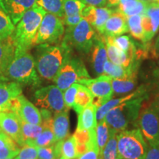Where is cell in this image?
I'll return each instance as SVG.
<instances>
[{
  "label": "cell",
  "mask_w": 159,
  "mask_h": 159,
  "mask_svg": "<svg viewBox=\"0 0 159 159\" xmlns=\"http://www.w3.org/2000/svg\"><path fill=\"white\" fill-rule=\"evenodd\" d=\"M71 55V49L63 42L55 45H38L34 57L38 74L43 79L53 81L61 66Z\"/></svg>",
  "instance_id": "1"
},
{
  "label": "cell",
  "mask_w": 159,
  "mask_h": 159,
  "mask_svg": "<svg viewBox=\"0 0 159 159\" xmlns=\"http://www.w3.org/2000/svg\"><path fill=\"white\" fill-rule=\"evenodd\" d=\"M47 11L43 7L35 4L24 14L11 35L15 52L28 51L33 47L37 31Z\"/></svg>",
  "instance_id": "2"
},
{
  "label": "cell",
  "mask_w": 159,
  "mask_h": 159,
  "mask_svg": "<svg viewBox=\"0 0 159 159\" xmlns=\"http://www.w3.org/2000/svg\"><path fill=\"white\" fill-rule=\"evenodd\" d=\"M3 75L8 80L15 81L21 85L38 87L41 83L34 57L28 51L15 52L14 57Z\"/></svg>",
  "instance_id": "3"
},
{
  "label": "cell",
  "mask_w": 159,
  "mask_h": 159,
  "mask_svg": "<svg viewBox=\"0 0 159 159\" xmlns=\"http://www.w3.org/2000/svg\"><path fill=\"white\" fill-rule=\"evenodd\" d=\"M148 96L135 97L109 111L104 118L109 128L119 134L126 130L130 125L135 124L138 119L142 103L148 98Z\"/></svg>",
  "instance_id": "4"
},
{
  "label": "cell",
  "mask_w": 159,
  "mask_h": 159,
  "mask_svg": "<svg viewBox=\"0 0 159 159\" xmlns=\"http://www.w3.org/2000/svg\"><path fill=\"white\" fill-rule=\"evenodd\" d=\"M148 146L139 128L117 134L119 159H142Z\"/></svg>",
  "instance_id": "5"
},
{
  "label": "cell",
  "mask_w": 159,
  "mask_h": 159,
  "mask_svg": "<svg viewBox=\"0 0 159 159\" xmlns=\"http://www.w3.org/2000/svg\"><path fill=\"white\" fill-rule=\"evenodd\" d=\"M97 36L95 30L87 20L83 19L74 27H68L65 31L63 41L71 49L74 48L80 52H90Z\"/></svg>",
  "instance_id": "6"
},
{
  "label": "cell",
  "mask_w": 159,
  "mask_h": 159,
  "mask_svg": "<svg viewBox=\"0 0 159 159\" xmlns=\"http://www.w3.org/2000/svg\"><path fill=\"white\" fill-rule=\"evenodd\" d=\"M144 101L141 107L137 125L150 146L158 145L159 144V111L152 101L150 102H144Z\"/></svg>",
  "instance_id": "7"
},
{
  "label": "cell",
  "mask_w": 159,
  "mask_h": 159,
  "mask_svg": "<svg viewBox=\"0 0 159 159\" xmlns=\"http://www.w3.org/2000/svg\"><path fill=\"white\" fill-rule=\"evenodd\" d=\"M89 78L91 77L83 61L71 55L61 66L53 82L63 91L80 80Z\"/></svg>",
  "instance_id": "8"
},
{
  "label": "cell",
  "mask_w": 159,
  "mask_h": 159,
  "mask_svg": "<svg viewBox=\"0 0 159 159\" xmlns=\"http://www.w3.org/2000/svg\"><path fill=\"white\" fill-rule=\"evenodd\" d=\"M64 33V24L62 18L49 13H46L33 41V46L56 43L62 39Z\"/></svg>",
  "instance_id": "9"
},
{
  "label": "cell",
  "mask_w": 159,
  "mask_h": 159,
  "mask_svg": "<svg viewBox=\"0 0 159 159\" xmlns=\"http://www.w3.org/2000/svg\"><path fill=\"white\" fill-rule=\"evenodd\" d=\"M33 98L38 107L49 110L52 114L67 109L63 100V91L56 85H50L37 89Z\"/></svg>",
  "instance_id": "10"
},
{
  "label": "cell",
  "mask_w": 159,
  "mask_h": 159,
  "mask_svg": "<svg viewBox=\"0 0 159 159\" xmlns=\"http://www.w3.org/2000/svg\"><path fill=\"white\" fill-rule=\"evenodd\" d=\"M112 78L106 75H99L94 79H83L77 83L86 87L94 96L93 103L97 108L110 100L114 94L111 85Z\"/></svg>",
  "instance_id": "11"
},
{
  "label": "cell",
  "mask_w": 159,
  "mask_h": 159,
  "mask_svg": "<svg viewBox=\"0 0 159 159\" xmlns=\"http://www.w3.org/2000/svg\"><path fill=\"white\" fill-rule=\"evenodd\" d=\"M114 10L108 7H94V6L85 5L83 9L81 14L83 19L92 26V27L102 35L103 29L107 20L112 14Z\"/></svg>",
  "instance_id": "12"
},
{
  "label": "cell",
  "mask_w": 159,
  "mask_h": 159,
  "mask_svg": "<svg viewBox=\"0 0 159 159\" xmlns=\"http://www.w3.org/2000/svg\"><path fill=\"white\" fill-rule=\"evenodd\" d=\"M145 41L150 42L159 30V2L149 3L142 15Z\"/></svg>",
  "instance_id": "13"
},
{
  "label": "cell",
  "mask_w": 159,
  "mask_h": 159,
  "mask_svg": "<svg viewBox=\"0 0 159 159\" xmlns=\"http://www.w3.org/2000/svg\"><path fill=\"white\" fill-rule=\"evenodd\" d=\"M0 128L19 146H25L21 136L20 118L18 115L12 112H0Z\"/></svg>",
  "instance_id": "14"
},
{
  "label": "cell",
  "mask_w": 159,
  "mask_h": 159,
  "mask_svg": "<svg viewBox=\"0 0 159 159\" xmlns=\"http://www.w3.org/2000/svg\"><path fill=\"white\" fill-rule=\"evenodd\" d=\"M38 0H0V7L9 16L14 25L36 4Z\"/></svg>",
  "instance_id": "15"
},
{
  "label": "cell",
  "mask_w": 159,
  "mask_h": 159,
  "mask_svg": "<svg viewBox=\"0 0 159 159\" xmlns=\"http://www.w3.org/2000/svg\"><path fill=\"white\" fill-rule=\"evenodd\" d=\"M128 32L127 17L117 11H114L105 24L103 36L115 37L123 35Z\"/></svg>",
  "instance_id": "16"
},
{
  "label": "cell",
  "mask_w": 159,
  "mask_h": 159,
  "mask_svg": "<svg viewBox=\"0 0 159 159\" xmlns=\"http://www.w3.org/2000/svg\"><path fill=\"white\" fill-rule=\"evenodd\" d=\"M90 52H91V64L94 73L98 76L103 75L104 65L108 60V56L106 47L102 35H97Z\"/></svg>",
  "instance_id": "17"
},
{
  "label": "cell",
  "mask_w": 159,
  "mask_h": 159,
  "mask_svg": "<svg viewBox=\"0 0 159 159\" xmlns=\"http://www.w3.org/2000/svg\"><path fill=\"white\" fill-rule=\"evenodd\" d=\"M19 97L20 106L16 115L24 122L30 124L41 125L42 124V118L40 111L31 102L21 94Z\"/></svg>",
  "instance_id": "18"
},
{
  "label": "cell",
  "mask_w": 159,
  "mask_h": 159,
  "mask_svg": "<svg viewBox=\"0 0 159 159\" xmlns=\"http://www.w3.org/2000/svg\"><path fill=\"white\" fill-rule=\"evenodd\" d=\"M22 94L21 85L8 80H0V112H2L5 106L12 99Z\"/></svg>",
  "instance_id": "19"
},
{
  "label": "cell",
  "mask_w": 159,
  "mask_h": 159,
  "mask_svg": "<svg viewBox=\"0 0 159 159\" xmlns=\"http://www.w3.org/2000/svg\"><path fill=\"white\" fill-rule=\"evenodd\" d=\"M148 94V89L144 86V85H142L137 89L136 91L131 93V94L127 95L123 97H120V98L117 99H112L108 101L105 104L102 105V106L99 107L97 110V121H100L105 118V115L108 113L109 111L111 109L115 108L117 105L122 104V103L126 102V101L130 100L135 98V97H139V96H145Z\"/></svg>",
  "instance_id": "20"
},
{
  "label": "cell",
  "mask_w": 159,
  "mask_h": 159,
  "mask_svg": "<svg viewBox=\"0 0 159 159\" xmlns=\"http://www.w3.org/2000/svg\"><path fill=\"white\" fill-rule=\"evenodd\" d=\"M69 109L55 113L52 117V131L55 141L63 140L69 136Z\"/></svg>",
  "instance_id": "21"
},
{
  "label": "cell",
  "mask_w": 159,
  "mask_h": 159,
  "mask_svg": "<svg viewBox=\"0 0 159 159\" xmlns=\"http://www.w3.org/2000/svg\"><path fill=\"white\" fill-rule=\"evenodd\" d=\"M97 108L94 103L86 106L80 113H79L78 122L76 130H86L96 128L97 125Z\"/></svg>",
  "instance_id": "22"
},
{
  "label": "cell",
  "mask_w": 159,
  "mask_h": 159,
  "mask_svg": "<svg viewBox=\"0 0 159 159\" xmlns=\"http://www.w3.org/2000/svg\"><path fill=\"white\" fill-rule=\"evenodd\" d=\"M15 46L11 36L6 39H0V73L4 74L6 69L13 59Z\"/></svg>",
  "instance_id": "23"
},
{
  "label": "cell",
  "mask_w": 159,
  "mask_h": 159,
  "mask_svg": "<svg viewBox=\"0 0 159 159\" xmlns=\"http://www.w3.org/2000/svg\"><path fill=\"white\" fill-rule=\"evenodd\" d=\"M19 145L11 137L0 132V159L14 158L19 152Z\"/></svg>",
  "instance_id": "24"
},
{
  "label": "cell",
  "mask_w": 159,
  "mask_h": 159,
  "mask_svg": "<svg viewBox=\"0 0 159 159\" xmlns=\"http://www.w3.org/2000/svg\"><path fill=\"white\" fill-rule=\"evenodd\" d=\"M148 4L140 0H125L119 3L116 6V11L120 12L125 17L134 15H142Z\"/></svg>",
  "instance_id": "25"
},
{
  "label": "cell",
  "mask_w": 159,
  "mask_h": 159,
  "mask_svg": "<svg viewBox=\"0 0 159 159\" xmlns=\"http://www.w3.org/2000/svg\"><path fill=\"white\" fill-rule=\"evenodd\" d=\"M103 74L108 75L114 79H124L130 76H137L138 69L125 68L122 66L116 65L107 60L104 65Z\"/></svg>",
  "instance_id": "26"
},
{
  "label": "cell",
  "mask_w": 159,
  "mask_h": 159,
  "mask_svg": "<svg viewBox=\"0 0 159 159\" xmlns=\"http://www.w3.org/2000/svg\"><path fill=\"white\" fill-rule=\"evenodd\" d=\"M93 101H94V96L91 94V91L84 85L79 84L77 94L75 95L74 104L72 106L75 112L77 114L80 113L85 107L93 103Z\"/></svg>",
  "instance_id": "27"
},
{
  "label": "cell",
  "mask_w": 159,
  "mask_h": 159,
  "mask_svg": "<svg viewBox=\"0 0 159 159\" xmlns=\"http://www.w3.org/2000/svg\"><path fill=\"white\" fill-rule=\"evenodd\" d=\"M56 142L52 128L49 126H43V130L37 138L30 140H27L25 145H30L35 148H41L52 145Z\"/></svg>",
  "instance_id": "28"
},
{
  "label": "cell",
  "mask_w": 159,
  "mask_h": 159,
  "mask_svg": "<svg viewBox=\"0 0 159 159\" xmlns=\"http://www.w3.org/2000/svg\"><path fill=\"white\" fill-rule=\"evenodd\" d=\"M128 32L135 39L142 43H146L144 29L142 23V15H134L127 17ZM148 43V42H147Z\"/></svg>",
  "instance_id": "29"
},
{
  "label": "cell",
  "mask_w": 159,
  "mask_h": 159,
  "mask_svg": "<svg viewBox=\"0 0 159 159\" xmlns=\"http://www.w3.org/2000/svg\"><path fill=\"white\" fill-rule=\"evenodd\" d=\"M137 76H130L124 79H114L111 80L112 89L115 94H124L133 91L136 87Z\"/></svg>",
  "instance_id": "30"
},
{
  "label": "cell",
  "mask_w": 159,
  "mask_h": 159,
  "mask_svg": "<svg viewBox=\"0 0 159 159\" xmlns=\"http://www.w3.org/2000/svg\"><path fill=\"white\" fill-rule=\"evenodd\" d=\"M99 159H119L117 152V133L111 129L110 136L104 148L99 153Z\"/></svg>",
  "instance_id": "31"
},
{
  "label": "cell",
  "mask_w": 159,
  "mask_h": 159,
  "mask_svg": "<svg viewBox=\"0 0 159 159\" xmlns=\"http://www.w3.org/2000/svg\"><path fill=\"white\" fill-rule=\"evenodd\" d=\"M61 157L66 159H76L78 157L77 151V143L74 135L69 136L61 140Z\"/></svg>",
  "instance_id": "32"
},
{
  "label": "cell",
  "mask_w": 159,
  "mask_h": 159,
  "mask_svg": "<svg viewBox=\"0 0 159 159\" xmlns=\"http://www.w3.org/2000/svg\"><path fill=\"white\" fill-rule=\"evenodd\" d=\"M63 2L64 0H38L36 4L48 13L63 18L64 16Z\"/></svg>",
  "instance_id": "33"
},
{
  "label": "cell",
  "mask_w": 159,
  "mask_h": 159,
  "mask_svg": "<svg viewBox=\"0 0 159 159\" xmlns=\"http://www.w3.org/2000/svg\"><path fill=\"white\" fill-rule=\"evenodd\" d=\"M95 131H96L97 143L100 153L110 136V129L104 119L99 121L95 128Z\"/></svg>",
  "instance_id": "34"
},
{
  "label": "cell",
  "mask_w": 159,
  "mask_h": 159,
  "mask_svg": "<svg viewBox=\"0 0 159 159\" xmlns=\"http://www.w3.org/2000/svg\"><path fill=\"white\" fill-rule=\"evenodd\" d=\"M15 30V25L9 16L0 7V39L11 37Z\"/></svg>",
  "instance_id": "35"
},
{
  "label": "cell",
  "mask_w": 159,
  "mask_h": 159,
  "mask_svg": "<svg viewBox=\"0 0 159 159\" xmlns=\"http://www.w3.org/2000/svg\"><path fill=\"white\" fill-rule=\"evenodd\" d=\"M20 123H21V136H22L23 140L25 142V144L27 140L37 138L43 130V126L41 125H38L30 124V123L24 122L21 119H20Z\"/></svg>",
  "instance_id": "36"
},
{
  "label": "cell",
  "mask_w": 159,
  "mask_h": 159,
  "mask_svg": "<svg viewBox=\"0 0 159 159\" xmlns=\"http://www.w3.org/2000/svg\"><path fill=\"white\" fill-rule=\"evenodd\" d=\"M85 5L80 0H64L63 2V17L71 16L81 13Z\"/></svg>",
  "instance_id": "37"
},
{
  "label": "cell",
  "mask_w": 159,
  "mask_h": 159,
  "mask_svg": "<svg viewBox=\"0 0 159 159\" xmlns=\"http://www.w3.org/2000/svg\"><path fill=\"white\" fill-rule=\"evenodd\" d=\"M79 83H75L69 86L68 89L63 91V100L66 108L70 109L72 108L73 104L75 102V95L77 94V89H78Z\"/></svg>",
  "instance_id": "38"
},
{
  "label": "cell",
  "mask_w": 159,
  "mask_h": 159,
  "mask_svg": "<svg viewBox=\"0 0 159 159\" xmlns=\"http://www.w3.org/2000/svg\"><path fill=\"white\" fill-rule=\"evenodd\" d=\"M13 159H39L37 148L26 144L20 149L19 152Z\"/></svg>",
  "instance_id": "39"
},
{
  "label": "cell",
  "mask_w": 159,
  "mask_h": 159,
  "mask_svg": "<svg viewBox=\"0 0 159 159\" xmlns=\"http://www.w3.org/2000/svg\"><path fill=\"white\" fill-rule=\"evenodd\" d=\"M39 159H58L55 151V144L37 148Z\"/></svg>",
  "instance_id": "40"
},
{
  "label": "cell",
  "mask_w": 159,
  "mask_h": 159,
  "mask_svg": "<svg viewBox=\"0 0 159 159\" xmlns=\"http://www.w3.org/2000/svg\"><path fill=\"white\" fill-rule=\"evenodd\" d=\"M83 19V18L81 13H79V14L75 16H71L62 18L63 24L66 25L67 27H74V26L77 25Z\"/></svg>",
  "instance_id": "41"
},
{
  "label": "cell",
  "mask_w": 159,
  "mask_h": 159,
  "mask_svg": "<svg viewBox=\"0 0 159 159\" xmlns=\"http://www.w3.org/2000/svg\"><path fill=\"white\" fill-rule=\"evenodd\" d=\"M99 150L97 148L89 149L83 154L80 155L76 159H99Z\"/></svg>",
  "instance_id": "42"
},
{
  "label": "cell",
  "mask_w": 159,
  "mask_h": 159,
  "mask_svg": "<svg viewBox=\"0 0 159 159\" xmlns=\"http://www.w3.org/2000/svg\"><path fill=\"white\" fill-rule=\"evenodd\" d=\"M142 159H159V144L150 146Z\"/></svg>",
  "instance_id": "43"
},
{
  "label": "cell",
  "mask_w": 159,
  "mask_h": 159,
  "mask_svg": "<svg viewBox=\"0 0 159 159\" xmlns=\"http://www.w3.org/2000/svg\"><path fill=\"white\" fill-rule=\"evenodd\" d=\"M85 5L94 6V7H103L106 5V0H80Z\"/></svg>",
  "instance_id": "44"
},
{
  "label": "cell",
  "mask_w": 159,
  "mask_h": 159,
  "mask_svg": "<svg viewBox=\"0 0 159 159\" xmlns=\"http://www.w3.org/2000/svg\"><path fill=\"white\" fill-rule=\"evenodd\" d=\"M152 57L156 59H159V35L155 41V43L152 47Z\"/></svg>",
  "instance_id": "45"
},
{
  "label": "cell",
  "mask_w": 159,
  "mask_h": 159,
  "mask_svg": "<svg viewBox=\"0 0 159 159\" xmlns=\"http://www.w3.org/2000/svg\"><path fill=\"white\" fill-rule=\"evenodd\" d=\"M157 87L156 89V91H155L154 94V99H153V103L156 105V107L158 109V111H159V82L157 83Z\"/></svg>",
  "instance_id": "46"
},
{
  "label": "cell",
  "mask_w": 159,
  "mask_h": 159,
  "mask_svg": "<svg viewBox=\"0 0 159 159\" xmlns=\"http://www.w3.org/2000/svg\"><path fill=\"white\" fill-rule=\"evenodd\" d=\"M120 0H106V6L108 7H114L119 5Z\"/></svg>",
  "instance_id": "47"
},
{
  "label": "cell",
  "mask_w": 159,
  "mask_h": 159,
  "mask_svg": "<svg viewBox=\"0 0 159 159\" xmlns=\"http://www.w3.org/2000/svg\"><path fill=\"white\" fill-rule=\"evenodd\" d=\"M7 80V79L3 75H2L1 73H0V80Z\"/></svg>",
  "instance_id": "48"
},
{
  "label": "cell",
  "mask_w": 159,
  "mask_h": 159,
  "mask_svg": "<svg viewBox=\"0 0 159 159\" xmlns=\"http://www.w3.org/2000/svg\"><path fill=\"white\" fill-rule=\"evenodd\" d=\"M149 3H152V2H157V0H148Z\"/></svg>",
  "instance_id": "49"
},
{
  "label": "cell",
  "mask_w": 159,
  "mask_h": 159,
  "mask_svg": "<svg viewBox=\"0 0 159 159\" xmlns=\"http://www.w3.org/2000/svg\"><path fill=\"white\" fill-rule=\"evenodd\" d=\"M140 1H142V2H147V3H149L148 0H140Z\"/></svg>",
  "instance_id": "50"
},
{
  "label": "cell",
  "mask_w": 159,
  "mask_h": 159,
  "mask_svg": "<svg viewBox=\"0 0 159 159\" xmlns=\"http://www.w3.org/2000/svg\"><path fill=\"white\" fill-rule=\"evenodd\" d=\"M58 159H66V158H63V157H61V158H59Z\"/></svg>",
  "instance_id": "51"
},
{
  "label": "cell",
  "mask_w": 159,
  "mask_h": 159,
  "mask_svg": "<svg viewBox=\"0 0 159 159\" xmlns=\"http://www.w3.org/2000/svg\"><path fill=\"white\" fill-rule=\"evenodd\" d=\"M158 66H159V59L158 60Z\"/></svg>",
  "instance_id": "52"
},
{
  "label": "cell",
  "mask_w": 159,
  "mask_h": 159,
  "mask_svg": "<svg viewBox=\"0 0 159 159\" xmlns=\"http://www.w3.org/2000/svg\"><path fill=\"white\" fill-rule=\"evenodd\" d=\"M157 2H159V0H157Z\"/></svg>",
  "instance_id": "53"
},
{
  "label": "cell",
  "mask_w": 159,
  "mask_h": 159,
  "mask_svg": "<svg viewBox=\"0 0 159 159\" xmlns=\"http://www.w3.org/2000/svg\"><path fill=\"white\" fill-rule=\"evenodd\" d=\"M1 131H2V130H1V128H0V132H1Z\"/></svg>",
  "instance_id": "54"
},
{
  "label": "cell",
  "mask_w": 159,
  "mask_h": 159,
  "mask_svg": "<svg viewBox=\"0 0 159 159\" xmlns=\"http://www.w3.org/2000/svg\"><path fill=\"white\" fill-rule=\"evenodd\" d=\"M11 159H13V158H11Z\"/></svg>",
  "instance_id": "55"
},
{
  "label": "cell",
  "mask_w": 159,
  "mask_h": 159,
  "mask_svg": "<svg viewBox=\"0 0 159 159\" xmlns=\"http://www.w3.org/2000/svg\"></svg>",
  "instance_id": "56"
}]
</instances>
